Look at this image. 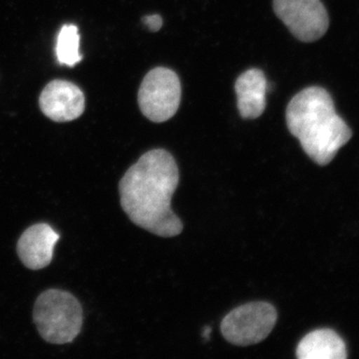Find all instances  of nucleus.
<instances>
[{"mask_svg":"<svg viewBox=\"0 0 359 359\" xmlns=\"http://www.w3.org/2000/svg\"><path fill=\"white\" fill-rule=\"evenodd\" d=\"M297 356L299 359H344L346 346L337 332L323 328L309 332L301 340Z\"/></svg>","mask_w":359,"mask_h":359,"instance_id":"10","label":"nucleus"},{"mask_svg":"<svg viewBox=\"0 0 359 359\" xmlns=\"http://www.w3.org/2000/svg\"><path fill=\"white\" fill-rule=\"evenodd\" d=\"M179 179L173 156L163 149L149 151L120 181L123 210L144 230L159 237H176L183 231V223L171 209Z\"/></svg>","mask_w":359,"mask_h":359,"instance_id":"1","label":"nucleus"},{"mask_svg":"<svg viewBox=\"0 0 359 359\" xmlns=\"http://www.w3.org/2000/svg\"><path fill=\"white\" fill-rule=\"evenodd\" d=\"M142 21H143L144 25L153 32H159L163 26L162 18H161V15H158V14L144 16L142 18Z\"/></svg>","mask_w":359,"mask_h":359,"instance_id":"12","label":"nucleus"},{"mask_svg":"<svg viewBox=\"0 0 359 359\" xmlns=\"http://www.w3.org/2000/svg\"><path fill=\"white\" fill-rule=\"evenodd\" d=\"M238 109L244 119H256L266 109L268 82L262 70L252 68L240 75L235 84Z\"/></svg>","mask_w":359,"mask_h":359,"instance_id":"9","label":"nucleus"},{"mask_svg":"<svg viewBox=\"0 0 359 359\" xmlns=\"http://www.w3.org/2000/svg\"><path fill=\"white\" fill-rule=\"evenodd\" d=\"M276 320V309L269 302H250L224 316L221 323L222 334L235 346H252L268 337Z\"/></svg>","mask_w":359,"mask_h":359,"instance_id":"4","label":"nucleus"},{"mask_svg":"<svg viewBox=\"0 0 359 359\" xmlns=\"http://www.w3.org/2000/svg\"><path fill=\"white\" fill-rule=\"evenodd\" d=\"M287 128L301 143L306 155L320 166L330 164L353 133L335 111L327 90L309 87L287 105Z\"/></svg>","mask_w":359,"mask_h":359,"instance_id":"2","label":"nucleus"},{"mask_svg":"<svg viewBox=\"0 0 359 359\" xmlns=\"http://www.w3.org/2000/svg\"><path fill=\"white\" fill-rule=\"evenodd\" d=\"M43 114L54 122H70L83 114L85 96L82 90L65 80H53L40 94Z\"/></svg>","mask_w":359,"mask_h":359,"instance_id":"7","label":"nucleus"},{"mask_svg":"<svg viewBox=\"0 0 359 359\" xmlns=\"http://www.w3.org/2000/svg\"><path fill=\"white\" fill-rule=\"evenodd\" d=\"M273 11L301 41L321 39L330 25L327 9L320 0H273Z\"/></svg>","mask_w":359,"mask_h":359,"instance_id":"6","label":"nucleus"},{"mask_svg":"<svg viewBox=\"0 0 359 359\" xmlns=\"http://www.w3.org/2000/svg\"><path fill=\"white\" fill-rule=\"evenodd\" d=\"M80 35L74 25H63L56 40V57L61 65L74 67L82 60L80 53Z\"/></svg>","mask_w":359,"mask_h":359,"instance_id":"11","label":"nucleus"},{"mask_svg":"<svg viewBox=\"0 0 359 359\" xmlns=\"http://www.w3.org/2000/svg\"><path fill=\"white\" fill-rule=\"evenodd\" d=\"M60 236L49 224H33L21 235L18 256L26 268L37 271L46 268L53 259L54 248Z\"/></svg>","mask_w":359,"mask_h":359,"instance_id":"8","label":"nucleus"},{"mask_svg":"<svg viewBox=\"0 0 359 359\" xmlns=\"http://www.w3.org/2000/svg\"><path fill=\"white\" fill-rule=\"evenodd\" d=\"M212 327H205V330H203L202 337H204L205 340H209L210 337H211Z\"/></svg>","mask_w":359,"mask_h":359,"instance_id":"13","label":"nucleus"},{"mask_svg":"<svg viewBox=\"0 0 359 359\" xmlns=\"http://www.w3.org/2000/svg\"><path fill=\"white\" fill-rule=\"evenodd\" d=\"M181 95L178 75L168 68H154L142 81L138 93L139 107L150 121H168L178 111Z\"/></svg>","mask_w":359,"mask_h":359,"instance_id":"5","label":"nucleus"},{"mask_svg":"<svg viewBox=\"0 0 359 359\" xmlns=\"http://www.w3.org/2000/svg\"><path fill=\"white\" fill-rule=\"evenodd\" d=\"M33 318L42 339L49 344H65L72 342L81 332L83 311L74 295L51 289L36 299Z\"/></svg>","mask_w":359,"mask_h":359,"instance_id":"3","label":"nucleus"}]
</instances>
